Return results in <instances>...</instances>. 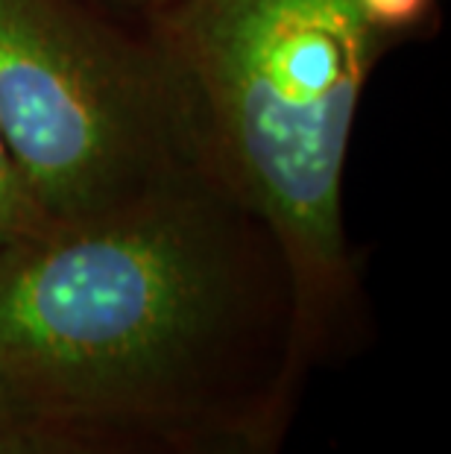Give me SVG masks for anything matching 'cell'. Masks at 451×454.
<instances>
[{
  "label": "cell",
  "instance_id": "1",
  "mask_svg": "<svg viewBox=\"0 0 451 454\" xmlns=\"http://www.w3.org/2000/svg\"><path fill=\"white\" fill-rule=\"evenodd\" d=\"M305 375L282 249L208 164L0 247V387L24 417L284 434Z\"/></svg>",
  "mask_w": 451,
  "mask_h": 454
},
{
  "label": "cell",
  "instance_id": "2",
  "mask_svg": "<svg viewBox=\"0 0 451 454\" xmlns=\"http://www.w3.org/2000/svg\"><path fill=\"white\" fill-rule=\"evenodd\" d=\"M211 170L273 231L305 372L369 340L343 223L349 135L384 47L361 0H174L150 24Z\"/></svg>",
  "mask_w": 451,
  "mask_h": 454
},
{
  "label": "cell",
  "instance_id": "3",
  "mask_svg": "<svg viewBox=\"0 0 451 454\" xmlns=\"http://www.w3.org/2000/svg\"><path fill=\"white\" fill-rule=\"evenodd\" d=\"M0 127L44 226L127 208L208 164L150 27L89 0H0Z\"/></svg>",
  "mask_w": 451,
  "mask_h": 454
},
{
  "label": "cell",
  "instance_id": "4",
  "mask_svg": "<svg viewBox=\"0 0 451 454\" xmlns=\"http://www.w3.org/2000/svg\"><path fill=\"white\" fill-rule=\"evenodd\" d=\"M197 442L123 422L21 417L9 425L4 454H197Z\"/></svg>",
  "mask_w": 451,
  "mask_h": 454
},
{
  "label": "cell",
  "instance_id": "5",
  "mask_svg": "<svg viewBox=\"0 0 451 454\" xmlns=\"http://www.w3.org/2000/svg\"><path fill=\"white\" fill-rule=\"evenodd\" d=\"M42 226L44 223L38 217L30 194H27L12 150L6 144L4 127H0V247L12 244V240L30 235V231Z\"/></svg>",
  "mask_w": 451,
  "mask_h": 454
},
{
  "label": "cell",
  "instance_id": "6",
  "mask_svg": "<svg viewBox=\"0 0 451 454\" xmlns=\"http://www.w3.org/2000/svg\"><path fill=\"white\" fill-rule=\"evenodd\" d=\"M361 6L390 42L416 33L434 15V0H361Z\"/></svg>",
  "mask_w": 451,
  "mask_h": 454
},
{
  "label": "cell",
  "instance_id": "7",
  "mask_svg": "<svg viewBox=\"0 0 451 454\" xmlns=\"http://www.w3.org/2000/svg\"><path fill=\"white\" fill-rule=\"evenodd\" d=\"M282 431H235L214 434L197 442V454H278L282 451Z\"/></svg>",
  "mask_w": 451,
  "mask_h": 454
},
{
  "label": "cell",
  "instance_id": "8",
  "mask_svg": "<svg viewBox=\"0 0 451 454\" xmlns=\"http://www.w3.org/2000/svg\"><path fill=\"white\" fill-rule=\"evenodd\" d=\"M89 4L100 6L103 12L123 18V21H129V24L150 27L174 0H89Z\"/></svg>",
  "mask_w": 451,
  "mask_h": 454
},
{
  "label": "cell",
  "instance_id": "9",
  "mask_svg": "<svg viewBox=\"0 0 451 454\" xmlns=\"http://www.w3.org/2000/svg\"><path fill=\"white\" fill-rule=\"evenodd\" d=\"M24 413L15 408V402L9 399L6 390L0 387V425H6V422H12V419H21Z\"/></svg>",
  "mask_w": 451,
  "mask_h": 454
},
{
  "label": "cell",
  "instance_id": "10",
  "mask_svg": "<svg viewBox=\"0 0 451 454\" xmlns=\"http://www.w3.org/2000/svg\"><path fill=\"white\" fill-rule=\"evenodd\" d=\"M15 422V419H12ZM12 422H6V425H0V454H4V442H6V431H9V425Z\"/></svg>",
  "mask_w": 451,
  "mask_h": 454
}]
</instances>
